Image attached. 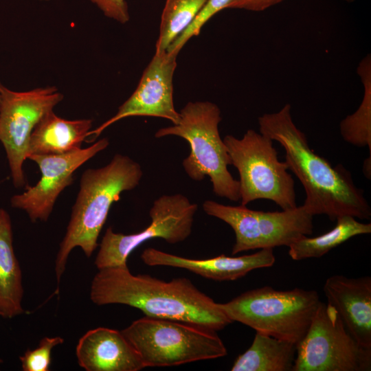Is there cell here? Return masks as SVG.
Masks as SVG:
<instances>
[{
  "mask_svg": "<svg viewBox=\"0 0 371 371\" xmlns=\"http://www.w3.org/2000/svg\"><path fill=\"white\" fill-rule=\"evenodd\" d=\"M260 133L278 142L284 149L285 162L303 186L302 205L313 216L324 214L332 221L342 216L370 219L371 208L363 190L355 184L342 164L333 167L310 147L306 136L293 122L291 106L258 119Z\"/></svg>",
  "mask_w": 371,
  "mask_h": 371,
  "instance_id": "6da1fadb",
  "label": "cell"
},
{
  "mask_svg": "<svg viewBox=\"0 0 371 371\" xmlns=\"http://www.w3.org/2000/svg\"><path fill=\"white\" fill-rule=\"evenodd\" d=\"M90 299L98 306L127 305L145 316L183 321L214 331L232 323L220 303L190 280L166 282L148 274L134 275L128 266L98 269L91 283Z\"/></svg>",
  "mask_w": 371,
  "mask_h": 371,
  "instance_id": "7a4b0ae2",
  "label": "cell"
},
{
  "mask_svg": "<svg viewBox=\"0 0 371 371\" xmlns=\"http://www.w3.org/2000/svg\"><path fill=\"white\" fill-rule=\"evenodd\" d=\"M143 176L141 166L126 155L115 154L106 166L85 170L67 230L55 260L58 285L73 249L80 247L87 258L95 250L100 232L113 203L132 190Z\"/></svg>",
  "mask_w": 371,
  "mask_h": 371,
  "instance_id": "3957f363",
  "label": "cell"
},
{
  "mask_svg": "<svg viewBox=\"0 0 371 371\" xmlns=\"http://www.w3.org/2000/svg\"><path fill=\"white\" fill-rule=\"evenodd\" d=\"M179 114L178 124L159 129L155 137L175 135L186 139L190 152L182 165L188 177L200 181L208 176L216 195L239 201V181L228 170L231 160L219 133V107L209 101L189 102Z\"/></svg>",
  "mask_w": 371,
  "mask_h": 371,
  "instance_id": "277c9868",
  "label": "cell"
},
{
  "mask_svg": "<svg viewBox=\"0 0 371 371\" xmlns=\"http://www.w3.org/2000/svg\"><path fill=\"white\" fill-rule=\"evenodd\" d=\"M320 302L315 290L279 291L265 286L245 291L220 306L232 322L297 345L307 332Z\"/></svg>",
  "mask_w": 371,
  "mask_h": 371,
  "instance_id": "5b68a950",
  "label": "cell"
},
{
  "mask_svg": "<svg viewBox=\"0 0 371 371\" xmlns=\"http://www.w3.org/2000/svg\"><path fill=\"white\" fill-rule=\"evenodd\" d=\"M121 332L146 367H168L227 355L216 331L183 321L145 316Z\"/></svg>",
  "mask_w": 371,
  "mask_h": 371,
  "instance_id": "8992f818",
  "label": "cell"
},
{
  "mask_svg": "<svg viewBox=\"0 0 371 371\" xmlns=\"http://www.w3.org/2000/svg\"><path fill=\"white\" fill-rule=\"evenodd\" d=\"M223 142L239 174L241 205L267 199L283 210L297 207L293 179L286 163L279 161L271 138L249 129L241 139L227 135Z\"/></svg>",
  "mask_w": 371,
  "mask_h": 371,
  "instance_id": "52a82bcc",
  "label": "cell"
},
{
  "mask_svg": "<svg viewBox=\"0 0 371 371\" xmlns=\"http://www.w3.org/2000/svg\"><path fill=\"white\" fill-rule=\"evenodd\" d=\"M203 209L207 215L232 228L235 234L232 255L257 249L289 247L313 231V216L303 205L287 210L264 212L245 205H227L207 200Z\"/></svg>",
  "mask_w": 371,
  "mask_h": 371,
  "instance_id": "ba28073f",
  "label": "cell"
},
{
  "mask_svg": "<svg viewBox=\"0 0 371 371\" xmlns=\"http://www.w3.org/2000/svg\"><path fill=\"white\" fill-rule=\"evenodd\" d=\"M371 349L359 344L337 311L320 302L304 337L296 345L292 371H369Z\"/></svg>",
  "mask_w": 371,
  "mask_h": 371,
  "instance_id": "9c48e42d",
  "label": "cell"
},
{
  "mask_svg": "<svg viewBox=\"0 0 371 371\" xmlns=\"http://www.w3.org/2000/svg\"><path fill=\"white\" fill-rule=\"evenodd\" d=\"M63 98L56 87L15 91L0 82V142L15 188L26 186L23 164L33 129Z\"/></svg>",
  "mask_w": 371,
  "mask_h": 371,
  "instance_id": "30bf717a",
  "label": "cell"
},
{
  "mask_svg": "<svg viewBox=\"0 0 371 371\" xmlns=\"http://www.w3.org/2000/svg\"><path fill=\"white\" fill-rule=\"evenodd\" d=\"M197 209L196 203L181 194L159 196L149 212L151 222L142 231L124 234L107 228L94 261L95 267L101 269L127 266L128 256L149 239L160 238L170 244L184 241L192 233Z\"/></svg>",
  "mask_w": 371,
  "mask_h": 371,
  "instance_id": "8fae6325",
  "label": "cell"
},
{
  "mask_svg": "<svg viewBox=\"0 0 371 371\" xmlns=\"http://www.w3.org/2000/svg\"><path fill=\"white\" fill-rule=\"evenodd\" d=\"M109 145V139L104 137L90 146L63 154L29 156L38 166L41 178L23 192L13 195L11 206L25 211L33 223L47 221L60 194L72 183L74 172Z\"/></svg>",
  "mask_w": 371,
  "mask_h": 371,
  "instance_id": "7c38bea8",
  "label": "cell"
},
{
  "mask_svg": "<svg viewBox=\"0 0 371 371\" xmlns=\"http://www.w3.org/2000/svg\"><path fill=\"white\" fill-rule=\"evenodd\" d=\"M177 56L167 51L155 52L133 94L118 108L115 115L90 131L87 137L95 139L107 127L131 116L158 117L173 124H178L180 114L174 106L172 84Z\"/></svg>",
  "mask_w": 371,
  "mask_h": 371,
  "instance_id": "4fadbf2b",
  "label": "cell"
},
{
  "mask_svg": "<svg viewBox=\"0 0 371 371\" xmlns=\"http://www.w3.org/2000/svg\"><path fill=\"white\" fill-rule=\"evenodd\" d=\"M141 259L148 266L183 269L216 281L236 280L253 270L270 267L276 261L271 248L261 249L254 254L235 257L222 254L207 259H193L148 247L142 253Z\"/></svg>",
  "mask_w": 371,
  "mask_h": 371,
  "instance_id": "5bb4252c",
  "label": "cell"
},
{
  "mask_svg": "<svg viewBox=\"0 0 371 371\" xmlns=\"http://www.w3.org/2000/svg\"><path fill=\"white\" fill-rule=\"evenodd\" d=\"M323 291L348 333L362 346L371 349V278L333 275L326 279Z\"/></svg>",
  "mask_w": 371,
  "mask_h": 371,
  "instance_id": "9a60e30c",
  "label": "cell"
},
{
  "mask_svg": "<svg viewBox=\"0 0 371 371\" xmlns=\"http://www.w3.org/2000/svg\"><path fill=\"white\" fill-rule=\"evenodd\" d=\"M78 365L86 371H139L145 366L121 331L105 327L88 330L76 348Z\"/></svg>",
  "mask_w": 371,
  "mask_h": 371,
  "instance_id": "2e32d148",
  "label": "cell"
},
{
  "mask_svg": "<svg viewBox=\"0 0 371 371\" xmlns=\"http://www.w3.org/2000/svg\"><path fill=\"white\" fill-rule=\"evenodd\" d=\"M92 124L91 119L66 120L51 111L33 129L27 157L33 155L63 154L81 148Z\"/></svg>",
  "mask_w": 371,
  "mask_h": 371,
  "instance_id": "e0dca14e",
  "label": "cell"
},
{
  "mask_svg": "<svg viewBox=\"0 0 371 371\" xmlns=\"http://www.w3.org/2000/svg\"><path fill=\"white\" fill-rule=\"evenodd\" d=\"M19 262L13 247L10 216L0 208V316L11 319L24 313Z\"/></svg>",
  "mask_w": 371,
  "mask_h": 371,
  "instance_id": "ac0fdd59",
  "label": "cell"
},
{
  "mask_svg": "<svg viewBox=\"0 0 371 371\" xmlns=\"http://www.w3.org/2000/svg\"><path fill=\"white\" fill-rule=\"evenodd\" d=\"M296 344L256 332L250 347L234 361L232 371H292Z\"/></svg>",
  "mask_w": 371,
  "mask_h": 371,
  "instance_id": "d6986e66",
  "label": "cell"
},
{
  "mask_svg": "<svg viewBox=\"0 0 371 371\" xmlns=\"http://www.w3.org/2000/svg\"><path fill=\"white\" fill-rule=\"evenodd\" d=\"M371 232V224L358 221L352 216L336 219V225L328 232L315 237L302 236L289 247V255L293 260L317 258L356 236Z\"/></svg>",
  "mask_w": 371,
  "mask_h": 371,
  "instance_id": "ffe728a7",
  "label": "cell"
},
{
  "mask_svg": "<svg viewBox=\"0 0 371 371\" xmlns=\"http://www.w3.org/2000/svg\"><path fill=\"white\" fill-rule=\"evenodd\" d=\"M357 73L363 87V95L358 109L339 124L341 137L357 147L368 146L371 155V56L368 54L359 63Z\"/></svg>",
  "mask_w": 371,
  "mask_h": 371,
  "instance_id": "44dd1931",
  "label": "cell"
},
{
  "mask_svg": "<svg viewBox=\"0 0 371 371\" xmlns=\"http://www.w3.org/2000/svg\"><path fill=\"white\" fill-rule=\"evenodd\" d=\"M207 0H166L161 17L155 52L167 50L192 23Z\"/></svg>",
  "mask_w": 371,
  "mask_h": 371,
  "instance_id": "7402d4cb",
  "label": "cell"
},
{
  "mask_svg": "<svg viewBox=\"0 0 371 371\" xmlns=\"http://www.w3.org/2000/svg\"><path fill=\"white\" fill-rule=\"evenodd\" d=\"M233 0H207L192 23L172 43L167 52L179 54L190 38L198 36L202 27L213 16L227 8Z\"/></svg>",
  "mask_w": 371,
  "mask_h": 371,
  "instance_id": "603a6c76",
  "label": "cell"
},
{
  "mask_svg": "<svg viewBox=\"0 0 371 371\" xmlns=\"http://www.w3.org/2000/svg\"><path fill=\"white\" fill-rule=\"evenodd\" d=\"M64 339L61 337H45L39 342L37 348L27 350L19 357L23 371H48L51 363L52 349L62 344Z\"/></svg>",
  "mask_w": 371,
  "mask_h": 371,
  "instance_id": "cb8c5ba5",
  "label": "cell"
},
{
  "mask_svg": "<svg viewBox=\"0 0 371 371\" xmlns=\"http://www.w3.org/2000/svg\"><path fill=\"white\" fill-rule=\"evenodd\" d=\"M108 17L125 23L129 20L128 5L125 0H89Z\"/></svg>",
  "mask_w": 371,
  "mask_h": 371,
  "instance_id": "d4e9b609",
  "label": "cell"
},
{
  "mask_svg": "<svg viewBox=\"0 0 371 371\" xmlns=\"http://www.w3.org/2000/svg\"><path fill=\"white\" fill-rule=\"evenodd\" d=\"M284 0H233L227 8L243 9L249 11H263Z\"/></svg>",
  "mask_w": 371,
  "mask_h": 371,
  "instance_id": "484cf974",
  "label": "cell"
},
{
  "mask_svg": "<svg viewBox=\"0 0 371 371\" xmlns=\"http://www.w3.org/2000/svg\"><path fill=\"white\" fill-rule=\"evenodd\" d=\"M370 157L371 156H369V158L366 159L364 161V164H363V171L364 172V175H366V177L368 178V179H370V166H371V162H370Z\"/></svg>",
  "mask_w": 371,
  "mask_h": 371,
  "instance_id": "4316f807",
  "label": "cell"
},
{
  "mask_svg": "<svg viewBox=\"0 0 371 371\" xmlns=\"http://www.w3.org/2000/svg\"><path fill=\"white\" fill-rule=\"evenodd\" d=\"M341 1H344L347 2V3H352L356 0H341Z\"/></svg>",
  "mask_w": 371,
  "mask_h": 371,
  "instance_id": "83f0119b",
  "label": "cell"
},
{
  "mask_svg": "<svg viewBox=\"0 0 371 371\" xmlns=\"http://www.w3.org/2000/svg\"><path fill=\"white\" fill-rule=\"evenodd\" d=\"M3 361L2 359L0 358V365L2 363Z\"/></svg>",
  "mask_w": 371,
  "mask_h": 371,
  "instance_id": "f1b7e54d",
  "label": "cell"
},
{
  "mask_svg": "<svg viewBox=\"0 0 371 371\" xmlns=\"http://www.w3.org/2000/svg\"><path fill=\"white\" fill-rule=\"evenodd\" d=\"M39 1H48V0H39Z\"/></svg>",
  "mask_w": 371,
  "mask_h": 371,
  "instance_id": "f546056e",
  "label": "cell"
}]
</instances>
